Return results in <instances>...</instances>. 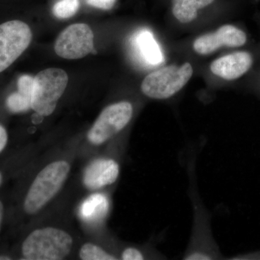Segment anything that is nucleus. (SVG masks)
Here are the masks:
<instances>
[{"instance_id":"1","label":"nucleus","mask_w":260,"mask_h":260,"mask_svg":"<svg viewBox=\"0 0 260 260\" xmlns=\"http://www.w3.org/2000/svg\"><path fill=\"white\" fill-rule=\"evenodd\" d=\"M72 171L69 158H54L43 166L32 179L23 201L25 214L34 216L55 200L60 193Z\"/></svg>"},{"instance_id":"2","label":"nucleus","mask_w":260,"mask_h":260,"mask_svg":"<svg viewBox=\"0 0 260 260\" xmlns=\"http://www.w3.org/2000/svg\"><path fill=\"white\" fill-rule=\"evenodd\" d=\"M74 236L63 228L45 225L32 230L21 246L25 260H62L75 248Z\"/></svg>"},{"instance_id":"3","label":"nucleus","mask_w":260,"mask_h":260,"mask_svg":"<svg viewBox=\"0 0 260 260\" xmlns=\"http://www.w3.org/2000/svg\"><path fill=\"white\" fill-rule=\"evenodd\" d=\"M134 107L128 101L113 103L103 109L86 135L93 148H101L120 134L134 116Z\"/></svg>"},{"instance_id":"4","label":"nucleus","mask_w":260,"mask_h":260,"mask_svg":"<svg viewBox=\"0 0 260 260\" xmlns=\"http://www.w3.org/2000/svg\"><path fill=\"white\" fill-rule=\"evenodd\" d=\"M191 196L194 208V220L189 244L182 259H221V252L219 249L218 244L215 242L210 227L209 213L205 209L198 194L192 191Z\"/></svg>"},{"instance_id":"5","label":"nucleus","mask_w":260,"mask_h":260,"mask_svg":"<svg viewBox=\"0 0 260 260\" xmlns=\"http://www.w3.org/2000/svg\"><path fill=\"white\" fill-rule=\"evenodd\" d=\"M68 80L66 72L59 68L39 72L34 78L32 110L41 116L51 115L68 86Z\"/></svg>"},{"instance_id":"6","label":"nucleus","mask_w":260,"mask_h":260,"mask_svg":"<svg viewBox=\"0 0 260 260\" xmlns=\"http://www.w3.org/2000/svg\"><path fill=\"white\" fill-rule=\"evenodd\" d=\"M193 68L190 63L169 65L147 75L140 89L145 96L154 100H167L175 95L191 79Z\"/></svg>"},{"instance_id":"7","label":"nucleus","mask_w":260,"mask_h":260,"mask_svg":"<svg viewBox=\"0 0 260 260\" xmlns=\"http://www.w3.org/2000/svg\"><path fill=\"white\" fill-rule=\"evenodd\" d=\"M109 153L93 159L83 172L84 186L90 191L101 190L114 186L120 177L121 161L126 146H112Z\"/></svg>"},{"instance_id":"8","label":"nucleus","mask_w":260,"mask_h":260,"mask_svg":"<svg viewBox=\"0 0 260 260\" xmlns=\"http://www.w3.org/2000/svg\"><path fill=\"white\" fill-rule=\"evenodd\" d=\"M32 37L30 27L21 20L0 24V73L8 69L28 49Z\"/></svg>"},{"instance_id":"9","label":"nucleus","mask_w":260,"mask_h":260,"mask_svg":"<svg viewBox=\"0 0 260 260\" xmlns=\"http://www.w3.org/2000/svg\"><path fill=\"white\" fill-rule=\"evenodd\" d=\"M93 30L87 24H73L58 36L54 51L64 59H81L93 51Z\"/></svg>"},{"instance_id":"10","label":"nucleus","mask_w":260,"mask_h":260,"mask_svg":"<svg viewBox=\"0 0 260 260\" xmlns=\"http://www.w3.org/2000/svg\"><path fill=\"white\" fill-rule=\"evenodd\" d=\"M246 35L232 25H224L215 32L198 37L193 43V49L200 55H209L223 47H240L246 44Z\"/></svg>"},{"instance_id":"11","label":"nucleus","mask_w":260,"mask_h":260,"mask_svg":"<svg viewBox=\"0 0 260 260\" xmlns=\"http://www.w3.org/2000/svg\"><path fill=\"white\" fill-rule=\"evenodd\" d=\"M253 59L246 51H238L220 56L214 60L210 68L213 74L225 80L241 78L250 69Z\"/></svg>"},{"instance_id":"12","label":"nucleus","mask_w":260,"mask_h":260,"mask_svg":"<svg viewBox=\"0 0 260 260\" xmlns=\"http://www.w3.org/2000/svg\"><path fill=\"white\" fill-rule=\"evenodd\" d=\"M132 41L135 52L145 64L155 67L164 62L161 49L152 32L148 29H142L137 32Z\"/></svg>"},{"instance_id":"13","label":"nucleus","mask_w":260,"mask_h":260,"mask_svg":"<svg viewBox=\"0 0 260 260\" xmlns=\"http://www.w3.org/2000/svg\"><path fill=\"white\" fill-rule=\"evenodd\" d=\"M34 77L23 75L18 78V90L10 94L6 101L7 107L10 112L20 113L31 109V95Z\"/></svg>"},{"instance_id":"14","label":"nucleus","mask_w":260,"mask_h":260,"mask_svg":"<svg viewBox=\"0 0 260 260\" xmlns=\"http://www.w3.org/2000/svg\"><path fill=\"white\" fill-rule=\"evenodd\" d=\"M214 0H173L172 13L181 23H189L197 18L198 11L211 5Z\"/></svg>"},{"instance_id":"15","label":"nucleus","mask_w":260,"mask_h":260,"mask_svg":"<svg viewBox=\"0 0 260 260\" xmlns=\"http://www.w3.org/2000/svg\"><path fill=\"white\" fill-rule=\"evenodd\" d=\"M118 258L121 260L167 259L166 256L152 246L129 244L118 246Z\"/></svg>"},{"instance_id":"16","label":"nucleus","mask_w":260,"mask_h":260,"mask_svg":"<svg viewBox=\"0 0 260 260\" xmlns=\"http://www.w3.org/2000/svg\"><path fill=\"white\" fill-rule=\"evenodd\" d=\"M78 258L81 260H117L118 251L108 249L92 242L82 244L78 250Z\"/></svg>"},{"instance_id":"17","label":"nucleus","mask_w":260,"mask_h":260,"mask_svg":"<svg viewBox=\"0 0 260 260\" xmlns=\"http://www.w3.org/2000/svg\"><path fill=\"white\" fill-rule=\"evenodd\" d=\"M80 8V0H59L52 8L56 18L68 19L74 16Z\"/></svg>"},{"instance_id":"18","label":"nucleus","mask_w":260,"mask_h":260,"mask_svg":"<svg viewBox=\"0 0 260 260\" xmlns=\"http://www.w3.org/2000/svg\"><path fill=\"white\" fill-rule=\"evenodd\" d=\"M87 4L98 9L109 10L114 8L116 0H85Z\"/></svg>"},{"instance_id":"19","label":"nucleus","mask_w":260,"mask_h":260,"mask_svg":"<svg viewBox=\"0 0 260 260\" xmlns=\"http://www.w3.org/2000/svg\"><path fill=\"white\" fill-rule=\"evenodd\" d=\"M8 134L6 129L0 124V153L5 150L8 144Z\"/></svg>"},{"instance_id":"20","label":"nucleus","mask_w":260,"mask_h":260,"mask_svg":"<svg viewBox=\"0 0 260 260\" xmlns=\"http://www.w3.org/2000/svg\"><path fill=\"white\" fill-rule=\"evenodd\" d=\"M3 217H4V205L0 200V231H1L2 224H3Z\"/></svg>"},{"instance_id":"21","label":"nucleus","mask_w":260,"mask_h":260,"mask_svg":"<svg viewBox=\"0 0 260 260\" xmlns=\"http://www.w3.org/2000/svg\"><path fill=\"white\" fill-rule=\"evenodd\" d=\"M0 259H11V258L9 257V256H0Z\"/></svg>"},{"instance_id":"22","label":"nucleus","mask_w":260,"mask_h":260,"mask_svg":"<svg viewBox=\"0 0 260 260\" xmlns=\"http://www.w3.org/2000/svg\"><path fill=\"white\" fill-rule=\"evenodd\" d=\"M3 174H2V173L0 172V186H1L2 183H3Z\"/></svg>"}]
</instances>
